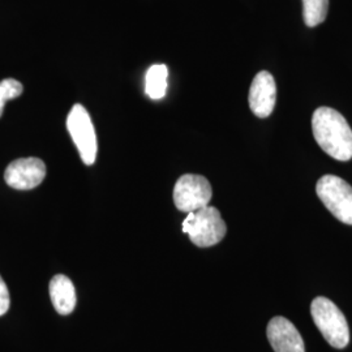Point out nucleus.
<instances>
[{"mask_svg":"<svg viewBox=\"0 0 352 352\" xmlns=\"http://www.w3.org/2000/svg\"><path fill=\"white\" fill-rule=\"evenodd\" d=\"M50 298L55 311L59 315H71L75 311L76 289L72 280L67 276L58 274L50 280Z\"/></svg>","mask_w":352,"mask_h":352,"instance_id":"9d476101","label":"nucleus"},{"mask_svg":"<svg viewBox=\"0 0 352 352\" xmlns=\"http://www.w3.org/2000/svg\"><path fill=\"white\" fill-rule=\"evenodd\" d=\"M277 100V85L274 77L267 71L258 72L250 89V109L257 118H267L273 113Z\"/></svg>","mask_w":352,"mask_h":352,"instance_id":"6e6552de","label":"nucleus"},{"mask_svg":"<svg viewBox=\"0 0 352 352\" xmlns=\"http://www.w3.org/2000/svg\"><path fill=\"white\" fill-rule=\"evenodd\" d=\"M315 325L334 349H344L350 343V329L344 315L330 299L318 296L311 304Z\"/></svg>","mask_w":352,"mask_h":352,"instance_id":"f03ea898","label":"nucleus"},{"mask_svg":"<svg viewBox=\"0 0 352 352\" xmlns=\"http://www.w3.org/2000/svg\"><path fill=\"white\" fill-rule=\"evenodd\" d=\"M213 190L206 177L195 174L180 176L174 187L175 206L183 213H195L209 206Z\"/></svg>","mask_w":352,"mask_h":352,"instance_id":"423d86ee","label":"nucleus"},{"mask_svg":"<svg viewBox=\"0 0 352 352\" xmlns=\"http://www.w3.org/2000/svg\"><path fill=\"white\" fill-rule=\"evenodd\" d=\"M67 129L75 142L82 162L91 166L96 162L98 144L90 115L82 104H75L67 118Z\"/></svg>","mask_w":352,"mask_h":352,"instance_id":"39448f33","label":"nucleus"},{"mask_svg":"<svg viewBox=\"0 0 352 352\" xmlns=\"http://www.w3.org/2000/svg\"><path fill=\"white\" fill-rule=\"evenodd\" d=\"M183 232L200 248H209L226 236L227 227L221 213L214 206H206L195 213H188L183 222Z\"/></svg>","mask_w":352,"mask_h":352,"instance_id":"7ed1b4c3","label":"nucleus"},{"mask_svg":"<svg viewBox=\"0 0 352 352\" xmlns=\"http://www.w3.org/2000/svg\"><path fill=\"white\" fill-rule=\"evenodd\" d=\"M312 131L320 148L337 161L352 158V129L334 109L318 107L312 116Z\"/></svg>","mask_w":352,"mask_h":352,"instance_id":"f257e3e1","label":"nucleus"},{"mask_svg":"<svg viewBox=\"0 0 352 352\" xmlns=\"http://www.w3.org/2000/svg\"><path fill=\"white\" fill-rule=\"evenodd\" d=\"M167 77L168 69L164 64L151 65L145 78V91L149 98L154 101L164 98L167 90Z\"/></svg>","mask_w":352,"mask_h":352,"instance_id":"9b49d317","label":"nucleus"},{"mask_svg":"<svg viewBox=\"0 0 352 352\" xmlns=\"http://www.w3.org/2000/svg\"><path fill=\"white\" fill-rule=\"evenodd\" d=\"M46 176V164L36 157L20 158L8 164L4 173L6 183L14 189L29 190L38 187Z\"/></svg>","mask_w":352,"mask_h":352,"instance_id":"0eeeda50","label":"nucleus"},{"mask_svg":"<svg viewBox=\"0 0 352 352\" xmlns=\"http://www.w3.org/2000/svg\"><path fill=\"white\" fill-rule=\"evenodd\" d=\"M23 85L14 78H6L0 81V118L4 111L6 102L14 100L23 94Z\"/></svg>","mask_w":352,"mask_h":352,"instance_id":"ddd939ff","label":"nucleus"},{"mask_svg":"<svg viewBox=\"0 0 352 352\" xmlns=\"http://www.w3.org/2000/svg\"><path fill=\"white\" fill-rule=\"evenodd\" d=\"M11 305V298H10V291L6 285V282L3 280V278L0 276V316H4Z\"/></svg>","mask_w":352,"mask_h":352,"instance_id":"4468645a","label":"nucleus"},{"mask_svg":"<svg viewBox=\"0 0 352 352\" xmlns=\"http://www.w3.org/2000/svg\"><path fill=\"white\" fill-rule=\"evenodd\" d=\"M302 7L305 25L315 28L327 20L329 0H302Z\"/></svg>","mask_w":352,"mask_h":352,"instance_id":"f8f14e48","label":"nucleus"},{"mask_svg":"<svg viewBox=\"0 0 352 352\" xmlns=\"http://www.w3.org/2000/svg\"><path fill=\"white\" fill-rule=\"evenodd\" d=\"M266 336L276 352H305L299 330L286 317L272 318L267 324Z\"/></svg>","mask_w":352,"mask_h":352,"instance_id":"1a4fd4ad","label":"nucleus"},{"mask_svg":"<svg viewBox=\"0 0 352 352\" xmlns=\"http://www.w3.org/2000/svg\"><path fill=\"white\" fill-rule=\"evenodd\" d=\"M318 199L342 223L352 226V187L336 175L322 176L316 186Z\"/></svg>","mask_w":352,"mask_h":352,"instance_id":"20e7f679","label":"nucleus"}]
</instances>
